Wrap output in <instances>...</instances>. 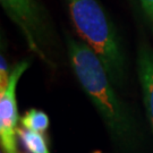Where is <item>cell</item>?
<instances>
[{
	"label": "cell",
	"instance_id": "cell-11",
	"mask_svg": "<svg viewBox=\"0 0 153 153\" xmlns=\"http://www.w3.org/2000/svg\"><path fill=\"white\" fill-rule=\"evenodd\" d=\"M23 153H31V152H23Z\"/></svg>",
	"mask_w": 153,
	"mask_h": 153
},
{
	"label": "cell",
	"instance_id": "cell-10",
	"mask_svg": "<svg viewBox=\"0 0 153 153\" xmlns=\"http://www.w3.org/2000/svg\"><path fill=\"white\" fill-rule=\"evenodd\" d=\"M93 153H101V151H94Z\"/></svg>",
	"mask_w": 153,
	"mask_h": 153
},
{
	"label": "cell",
	"instance_id": "cell-8",
	"mask_svg": "<svg viewBox=\"0 0 153 153\" xmlns=\"http://www.w3.org/2000/svg\"><path fill=\"white\" fill-rule=\"evenodd\" d=\"M10 71L8 68V64H7V59L4 55V51H1V55H0V90L6 88L7 84L9 82Z\"/></svg>",
	"mask_w": 153,
	"mask_h": 153
},
{
	"label": "cell",
	"instance_id": "cell-5",
	"mask_svg": "<svg viewBox=\"0 0 153 153\" xmlns=\"http://www.w3.org/2000/svg\"><path fill=\"white\" fill-rule=\"evenodd\" d=\"M137 71L142 88L143 102L153 129V50L142 45L137 56Z\"/></svg>",
	"mask_w": 153,
	"mask_h": 153
},
{
	"label": "cell",
	"instance_id": "cell-3",
	"mask_svg": "<svg viewBox=\"0 0 153 153\" xmlns=\"http://www.w3.org/2000/svg\"><path fill=\"white\" fill-rule=\"evenodd\" d=\"M7 16L22 32L30 50L47 65L53 66L47 50L52 42L49 16L39 0H0Z\"/></svg>",
	"mask_w": 153,
	"mask_h": 153
},
{
	"label": "cell",
	"instance_id": "cell-4",
	"mask_svg": "<svg viewBox=\"0 0 153 153\" xmlns=\"http://www.w3.org/2000/svg\"><path fill=\"white\" fill-rule=\"evenodd\" d=\"M30 67L28 60H22L13 67L6 88L0 90V143L5 153H19L16 145L17 123L21 119L17 108L16 88L19 78Z\"/></svg>",
	"mask_w": 153,
	"mask_h": 153
},
{
	"label": "cell",
	"instance_id": "cell-7",
	"mask_svg": "<svg viewBox=\"0 0 153 153\" xmlns=\"http://www.w3.org/2000/svg\"><path fill=\"white\" fill-rule=\"evenodd\" d=\"M21 126L30 131H36L40 134H45L49 128L50 121L48 115L42 110L32 109L27 110L23 117H21Z\"/></svg>",
	"mask_w": 153,
	"mask_h": 153
},
{
	"label": "cell",
	"instance_id": "cell-9",
	"mask_svg": "<svg viewBox=\"0 0 153 153\" xmlns=\"http://www.w3.org/2000/svg\"><path fill=\"white\" fill-rule=\"evenodd\" d=\"M145 15L148 17L149 22L151 24V28L153 32V0H140Z\"/></svg>",
	"mask_w": 153,
	"mask_h": 153
},
{
	"label": "cell",
	"instance_id": "cell-6",
	"mask_svg": "<svg viewBox=\"0 0 153 153\" xmlns=\"http://www.w3.org/2000/svg\"><path fill=\"white\" fill-rule=\"evenodd\" d=\"M17 137L21 140L23 146L31 153H51L48 146L45 134L30 131L23 126L17 127Z\"/></svg>",
	"mask_w": 153,
	"mask_h": 153
},
{
	"label": "cell",
	"instance_id": "cell-2",
	"mask_svg": "<svg viewBox=\"0 0 153 153\" xmlns=\"http://www.w3.org/2000/svg\"><path fill=\"white\" fill-rule=\"evenodd\" d=\"M79 38L99 56L110 79L123 88L126 79L125 56L115 24L99 0H65Z\"/></svg>",
	"mask_w": 153,
	"mask_h": 153
},
{
	"label": "cell",
	"instance_id": "cell-1",
	"mask_svg": "<svg viewBox=\"0 0 153 153\" xmlns=\"http://www.w3.org/2000/svg\"><path fill=\"white\" fill-rule=\"evenodd\" d=\"M69 62L83 91L91 100L116 142L131 146L136 140V125L129 110L118 98L99 56L82 39L65 33Z\"/></svg>",
	"mask_w": 153,
	"mask_h": 153
}]
</instances>
